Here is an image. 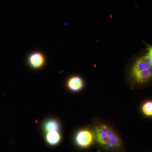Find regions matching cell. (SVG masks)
<instances>
[{
	"mask_svg": "<svg viewBox=\"0 0 152 152\" xmlns=\"http://www.w3.org/2000/svg\"><path fill=\"white\" fill-rule=\"evenodd\" d=\"M95 134L97 142L107 149L118 148L121 146V139L106 125L102 124L97 126L95 129Z\"/></svg>",
	"mask_w": 152,
	"mask_h": 152,
	"instance_id": "1",
	"label": "cell"
},
{
	"mask_svg": "<svg viewBox=\"0 0 152 152\" xmlns=\"http://www.w3.org/2000/svg\"><path fill=\"white\" fill-rule=\"evenodd\" d=\"M131 75L139 83H143L152 78V61L148 54L136 61L131 70Z\"/></svg>",
	"mask_w": 152,
	"mask_h": 152,
	"instance_id": "2",
	"label": "cell"
},
{
	"mask_svg": "<svg viewBox=\"0 0 152 152\" xmlns=\"http://www.w3.org/2000/svg\"><path fill=\"white\" fill-rule=\"evenodd\" d=\"M46 62V58L43 53L36 50L31 52L27 57L28 64L35 69L43 67Z\"/></svg>",
	"mask_w": 152,
	"mask_h": 152,
	"instance_id": "3",
	"label": "cell"
},
{
	"mask_svg": "<svg viewBox=\"0 0 152 152\" xmlns=\"http://www.w3.org/2000/svg\"><path fill=\"white\" fill-rule=\"evenodd\" d=\"M94 140V134L88 130L80 131L76 136V143L79 146L86 148L89 146Z\"/></svg>",
	"mask_w": 152,
	"mask_h": 152,
	"instance_id": "4",
	"label": "cell"
},
{
	"mask_svg": "<svg viewBox=\"0 0 152 152\" xmlns=\"http://www.w3.org/2000/svg\"><path fill=\"white\" fill-rule=\"evenodd\" d=\"M67 84L71 91L77 92L83 88L84 83L81 78L78 76H74L68 80Z\"/></svg>",
	"mask_w": 152,
	"mask_h": 152,
	"instance_id": "5",
	"label": "cell"
},
{
	"mask_svg": "<svg viewBox=\"0 0 152 152\" xmlns=\"http://www.w3.org/2000/svg\"><path fill=\"white\" fill-rule=\"evenodd\" d=\"M46 139L50 145H55L61 141V136L58 132H50L47 133Z\"/></svg>",
	"mask_w": 152,
	"mask_h": 152,
	"instance_id": "6",
	"label": "cell"
},
{
	"mask_svg": "<svg viewBox=\"0 0 152 152\" xmlns=\"http://www.w3.org/2000/svg\"><path fill=\"white\" fill-rule=\"evenodd\" d=\"M44 128L47 133L58 132L59 130L60 125L59 123L55 120H49L45 124Z\"/></svg>",
	"mask_w": 152,
	"mask_h": 152,
	"instance_id": "7",
	"label": "cell"
},
{
	"mask_svg": "<svg viewBox=\"0 0 152 152\" xmlns=\"http://www.w3.org/2000/svg\"><path fill=\"white\" fill-rule=\"evenodd\" d=\"M143 113L148 116H152V101H148L143 105L142 107Z\"/></svg>",
	"mask_w": 152,
	"mask_h": 152,
	"instance_id": "8",
	"label": "cell"
},
{
	"mask_svg": "<svg viewBox=\"0 0 152 152\" xmlns=\"http://www.w3.org/2000/svg\"><path fill=\"white\" fill-rule=\"evenodd\" d=\"M148 54L151 57V59L152 61V47H150L148 49Z\"/></svg>",
	"mask_w": 152,
	"mask_h": 152,
	"instance_id": "9",
	"label": "cell"
}]
</instances>
